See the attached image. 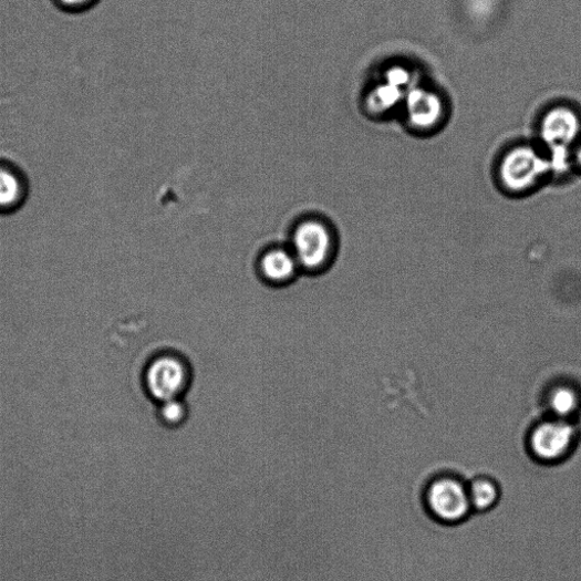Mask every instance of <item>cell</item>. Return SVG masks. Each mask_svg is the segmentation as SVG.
<instances>
[{
	"instance_id": "obj_1",
	"label": "cell",
	"mask_w": 581,
	"mask_h": 581,
	"mask_svg": "<svg viewBox=\"0 0 581 581\" xmlns=\"http://www.w3.org/2000/svg\"><path fill=\"white\" fill-rule=\"evenodd\" d=\"M500 188L510 196H525L548 180L552 169L548 153L540 144L521 143L505 151L497 166Z\"/></svg>"
},
{
	"instance_id": "obj_2",
	"label": "cell",
	"mask_w": 581,
	"mask_h": 581,
	"mask_svg": "<svg viewBox=\"0 0 581 581\" xmlns=\"http://www.w3.org/2000/svg\"><path fill=\"white\" fill-rule=\"evenodd\" d=\"M335 248L336 234L332 222L324 215L308 212L294 221L290 249L302 270H323L333 258Z\"/></svg>"
},
{
	"instance_id": "obj_3",
	"label": "cell",
	"mask_w": 581,
	"mask_h": 581,
	"mask_svg": "<svg viewBox=\"0 0 581 581\" xmlns=\"http://www.w3.org/2000/svg\"><path fill=\"white\" fill-rule=\"evenodd\" d=\"M427 513L445 526H457L465 522L474 513L468 481L450 473H443L428 480L423 494Z\"/></svg>"
},
{
	"instance_id": "obj_4",
	"label": "cell",
	"mask_w": 581,
	"mask_h": 581,
	"mask_svg": "<svg viewBox=\"0 0 581 581\" xmlns=\"http://www.w3.org/2000/svg\"><path fill=\"white\" fill-rule=\"evenodd\" d=\"M579 430L570 422L553 418L536 426L527 439V453L535 463L543 466L566 464L575 453Z\"/></svg>"
},
{
	"instance_id": "obj_5",
	"label": "cell",
	"mask_w": 581,
	"mask_h": 581,
	"mask_svg": "<svg viewBox=\"0 0 581 581\" xmlns=\"http://www.w3.org/2000/svg\"><path fill=\"white\" fill-rule=\"evenodd\" d=\"M401 111L413 132L429 134L448 120L449 107L436 87L418 82L407 92Z\"/></svg>"
},
{
	"instance_id": "obj_6",
	"label": "cell",
	"mask_w": 581,
	"mask_h": 581,
	"mask_svg": "<svg viewBox=\"0 0 581 581\" xmlns=\"http://www.w3.org/2000/svg\"><path fill=\"white\" fill-rule=\"evenodd\" d=\"M538 134L546 149L572 148L581 139V108L571 103L551 106L539 121Z\"/></svg>"
},
{
	"instance_id": "obj_7",
	"label": "cell",
	"mask_w": 581,
	"mask_h": 581,
	"mask_svg": "<svg viewBox=\"0 0 581 581\" xmlns=\"http://www.w3.org/2000/svg\"><path fill=\"white\" fill-rule=\"evenodd\" d=\"M145 382L149 395L162 404L184 394L189 383V372L178 357L162 355L149 364Z\"/></svg>"
},
{
	"instance_id": "obj_8",
	"label": "cell",
	"mask_w": 581,
	"mask_h": 581,
	"mask_svg": "<svg viewBox=\"0 0 581 581\" xmlns=\"http://www.w3.org/2000/svg\"><path fill=\"white\" fill-rule=\"evenodd\" d=\"M259 267L263 279L273 284L290 282L301 270L292 250L282 247L267 250L260 259Z\"/></svg>"
},
{
	"instance_id": "obj_9",
	"label": "cell",
	"mask_w": 581,
	"mask_h": 581,
	"mask_svg": "<svg viewBox=\"0 0 581 581\" xmlns=\"http://www.w3.org/2000/svg\"><path fill=\"white\" fill-rule=\"evenodd\" d=\"M469 500L474 513H487L501 502L502 488L499 481L488 475H477L468 480Z\"/></svg>"
},
{
	"instance_id": "obj_10",
	"label": "cell",
	"mask_w": 581,
	"mask_h": 581,
	"mask_svg": "<svg viewBox=\"0 0 581 581\" xmlns=\"http://www.w3.org/2000/svg\"><path fill=\"white\" fill-rule=\"evenodd\" d=\"M407 93L381 81L373 85L365 96V107L370 115L385 116L401 110Z\"/></svg>"
},
{
	"instance_id": "obj_11",
	"label": "cell",
	"mask_w": 581,
	"mask_h": 581,
	"mask_svg": "<svg viewBox=\"0 0 581 581\" xmlns=\"http://www.w3.org/2000/svg\"><path fill=\"white\" fill-rule=\"evenodd\" d=\"M549 407L556 418L572 422L581 412V393L572 385L556 386L550 392Z\"/></svg>"
},
{
	"instance_id": "obj_12",
	"label": "cell",
	"mask_w": 581,
	"mask_h": 581,
	"mask_svg": "<svg viewBox=\"0 0 581 581\" xmlns=\"http://www.w3.org/2000/svg\"><path fill=\"white\" fill-rule=\"evenodd\" d=\"M22 185L10 168L0 166V209H11L20 204Z\"/></svg>"
},
{
	"instance_id": "obj_13",
	"label": "cell",
	"mask_w": 581,
	"mask_h": 581,
	"mask_svg": "<svg viewBox=\"0 0 581 581\" xmlns=\"http://www.w3.org/2000/svg\"><path fill=\"white\" fill-rule=\"evenodd\" d=\"M415 76L416 74L411 68L404 64H393L384 71L383 81L407 93L409 89L418 83Z\"/></svg>"
},
{
	"instance_id": "obj_14",
	"label": "cell",
	"mask_w": 581,
	"mask_h": 581,
	"mask_svg": "<svg viewBox=\"0 0 581 581\" xmlns=\"http://www.w3.org/2000/svg\"><path fill=\"white\" fill-rule=\"evenodd\" d=\"M187 414V407L180 397L162 402L159 415L167 425L176 426L183 424Z\"/></svg>"
},
{
	"instance_id": "obj_15",
	"label": "cell",
	"mask_w": 581,
	"mask_h": 581,
	"mask_svg": "<svg viewBox=\"0 0 581 581\" xmlns=\"http://www.w3.org/2000/svg\"><path fill=\"white\" fill-rule=\"evenodd\" d=\"M572 160L575 173L581 175V139L572 147Z\"/></svg>"
},
{
	"instance_id": "obj_16",
	"label": "cell",
	"mask_w": 581,
	"mask_h": 581,
	"mask_svg": "<svg viewBox=\"0 0 581 581\" xmlns=\"http://www.w3.org/2000/svg\"><path fill=\"white\" fill-rule=\"evenodd\" d=\"M61 2L68 7H77L87 2V0H61Z\"/></svg>"
}]
</instances>
